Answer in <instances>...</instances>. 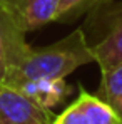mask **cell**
<instances>
[{"label": "cell", "mask_w": 122, "mask_h": 124, "mask_svg": "<svg viewBox=\"0 0 122 124\" xmlns=\"http://www.w3.org/2000/svg\"><path fill=\"white\" fill-rule=\"evenodd\" d=\"M95 62L82 29L74 30L67 37L47 47H30L29 54L17 69L10 72L2 84L20 85L37 79H65L80 65Z\"/></svg>", "instance_id": "1"}, {"label": "cell", "mask_w": 122, "mask_h": 124, "mask_svg": "<svg viewBox=\"0 0 122 124\" xmlns=\"http://www.w3.org/2000/svg\"><path fill=\"white\" fill-rule=\"evenodd\" d=\"M84 35L100 72L122 64V2H104L89 12Z\"/></svg>", "instance_id": "2"}, {"label": "cell", "mask_w": 122, "mask_h": 124, "mask_svg": "<svg viewBox=\"0 0 122 124\" xmlns=\"http://www.w3.org/2000/svg\"><path fill=\"white\" fill-rule=\"evenodd\" d=\"M54 112L22 94L19 89L0 84V124H52Z\"/></svg>", "instance_id": "3"}, {"label": "cell", "mask_w": 122, "mask_h": 124, "mask_svg": "<svg viewBox=\"0 0 122 124\" xmlns=\"http://www.w3.org/2000/svg\"><path fill=\"white\" fill-rule=\"evenodd\" d=\"M25 34L17 20L5 8H0V84L7 81L10 72L29 54L30 45L27 44Z\"/></svg>", "instance_id": "4"}, {"label": "cell", "mask_w": 122, "mask_h": 124, "mask_svg": "<svg viewBox=\"0 0 122 124\" xmlns=\"http://www.w3.org/2000/svg\"><path fill=\"white\" fill-rule=\"evenodd\" d=\"M52 124H122V121L100 97L80 87L79 97L55 116Z\"/></svg>", "instance_id": "5"}, {"label": "cell", "mask_w": 122, "mask_h": 124, "mask_svg": "<svg viewBox=\"0 0 122 124\" xmlns=\"http://www.w3.org/2000/svg\"><path fill=\"white\" fill-rule=\"evenodd\" d=\"M59 2L60 0H2V5L25 32H30L55 20Z\"/></svg>", "instance_id": "6"}, {"label": "cell", "mask_w": 122, "mask_h": 124, "mask_svg": "<svg viewBox=\"0 0 122 124\" xmlns=\"http://www.w3.org/2000/svg\"><path fill=\"white\" fill-rule=\"evenodd\" d=\"M14 87V85H12ZM22 94H25L29 99L45 109H54L55 106L62 104L67 96L70 94L72 87L65 82L64 79H37V81H29L20 85H17Z\"/></svg>", "instance_id": "7"}, {"label": "cell", "mask_w": 122, "mask_h": 124, "mask_svg": "<svg viewBox=\"0 0 122 124\" xmlns=\"http://www.w3.org/2000/svg\"><path fill=\"white\" fill-rule=\"evenodd\" d=\"M95 96L100 97L122 121V64L102 72Z\"/></svg>", "instance_id": "8"}, {"label": "cell", "mask_w": 122, "mask_h": 124, "mask_svg": "<svg viewBox=\"0 0 122 124\" xmlns=\"http://www.w3.org/2000/svg\"><path fill=\"white\" fill-rule=\"evenodd\" d=\"M107 0H60L54 22H74Z\"/></svg>", "instance_id": "9"}, {"label": "cell", "mask_w": 122, "mask_h": 124, "mask_svg": "<svg viewBox=\"0 0 122 124\" xmlns=\"http://www.w3.org/2000/svg\"><path fill=\"white\" fill-rule=\"evenodd\" d=\"M0 8H3V5H2V0H0Z\"/></svg>", "instance_id": "10"}]
</instances>
